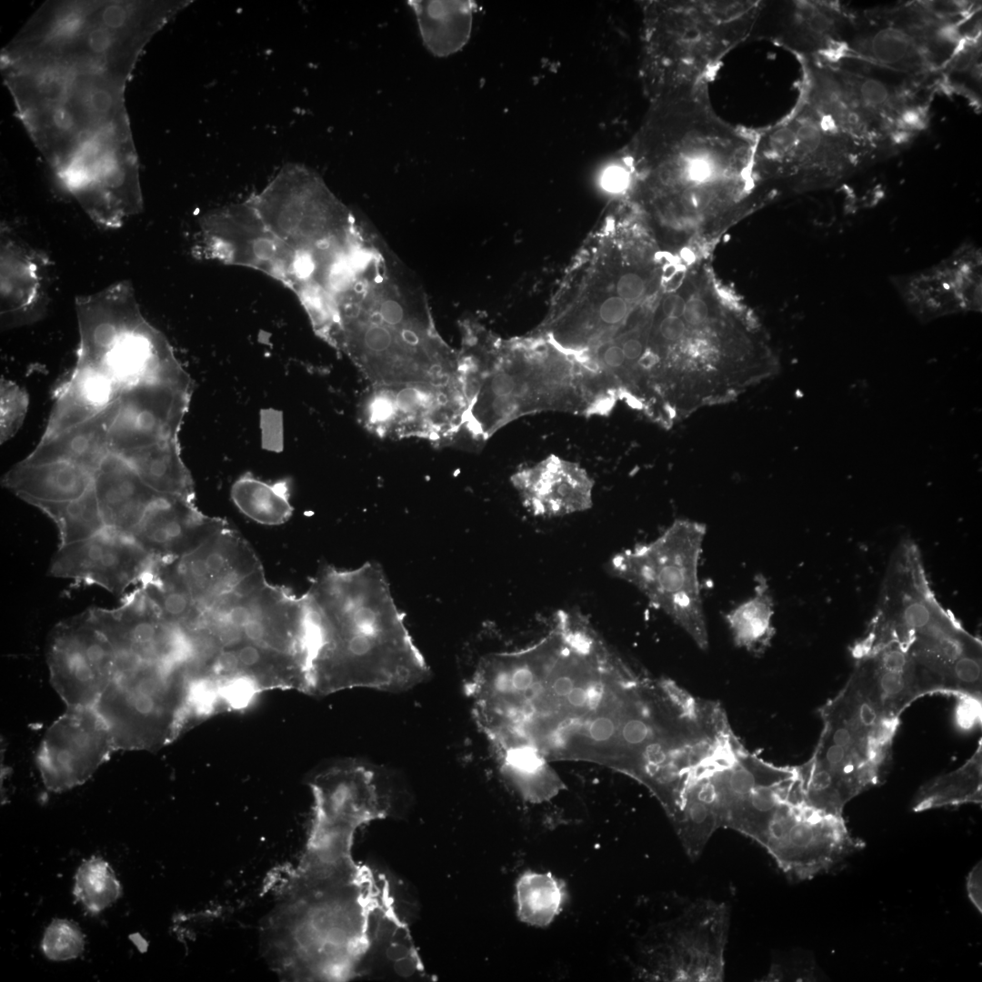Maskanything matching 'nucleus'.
Segmentation results:
<instances>
[{"label":"nucleus","instance_id":"nucleus-1","mask_svg":"<svg viewBox=\"0 0 982 982\" xmlns=\"http://www.w3.org/2000/svg\"><path fill=\"white\" fill-rule=\"evenodd\" d=\"M157 30L136 1H47L1 52L21 122L77 200L113 198L140 178L125 94Z\"/></svg>","mask_w":982,"mask_h":982},{"label":"nucleus","instance_id":"nucleus-2","mask_svg":"<svg viewBox=\"0 0 982 982\" xmlns=\"http://www.w3.org/2000/svg\"><path fill=\"white\" fill-rule=\"evenodd\" d=\"M318 810L304 856L276 913L281 950L313 972L346 975L367 947L378 877L353 858L356 829L386 817L391 804L374 782L335 777L316 787Z\"/></svg>","mask_w":982,"mask_h":982},{"label":"nucleus","instance_id":"nucleus-3","mask_svg":"<svg viewBox=\"0 0 982 982\" xmlns=\"http://www.w3.org/2000/svg\"><path fill=\"white\" fill-rule=\"evenodd\" d=\"M303 597L305 658L322 686L399 691L427 677L426 662L376 563L325 566Z\"/></svg>","mask_w":982,"mask_h":982},{"label":"nucleus","instance_id":"nucleus-4","mask_svg":"<svg viewBox=\"0 0 982 982\" xmlns=\"http://www.w3.org/2000/svg\"><path fill=\"white\" fill-rule=\"evenodd\" d=\"M886 643L896 644L912 655L942 682L947 694L981 701V641L937 599L920 551L908 539L893 553L875 615L863 637L854 645Z\"/></svg>","mask_w":982,"mask_h":982},{"label":"nucleus","instance_id":"nucleus-5","mask_svg":"<svg viewBox=\"0 0 982 982\" xmlns=\"http://www.w3.org/2000/svg\"><path fill=\"white\" fill-rule=\"evenodd\" d=\"M763 1L679 0L644 7L640 75L651 102L705 80L750 37Z\"/></svg>","mask_w":982,"mask_h":982},{"label":"nucleus","instance_id":"nucleus-6","mask_svg":"<svg viewBox=\"0 0 982 982\" xmlns=\"http://www.w3.org/2000/svg\"><path fill=\"white\" fill-rule=\"evenodd\" d=\"M819 713L823 729L817 748L797 767L799 789L807 805L842 817L851 799L883 779L899 721L848 680Z\"/></svg>","mask_w":982,"mask_h":982},{"label":"nucleus","instance_id":"nucleus-7","mask_svg":"<svg viewBox=\"0 0 982 982\" xmlns=\"http://www.w3.org/2000/svg\"><path fill=\"white\" fill-rule=\"evenodd\" d=\"M333 343L372 386L458 380L459 357L427 311L399 297L369 298L346 309Z\"/></svg>","mask_w":982,"mask_h":982},{"label":"nucleus","instance_id":"nucleus-8","mask_svg":"<svg viewBox=\"0 0 982 982\" xmlns=\"http://www.w3.org/2000/svg\"><path fill=\"white\" fill-rule=\"evenodd\" d=\"M461 382L466 409L456 443L476 448L523 416L566 412L575 393L566 360H538L516 350L492 358L464 356Z\"/></svg>","mask_w":982,"mask_h":982},{"label":"nucleus","instance_id":"nucleus-9","mask_svg":"<svg viewBox=\"0 0 982 982\" xmlns=\"http://www.w3.org/2000/svg\"><path fill=\"white\" fill-rule=\"evenodd\" d=\"M190 671L184 662L115 651L112 679L95 708L116 750L153 751L173 736L192 697L186 685Z\"/></svg>","mask_w":982,"mask_h":982},{"label":"nucleus","instance_id":"nucleus-10","mask_svg":"<svg viewBox=\"0 0 982 982\" xmlns=\"http://www.w3.org/2000/svg\"><path fill=\"white\" fill-rule=\"evenodd\" d=\"M704 524L676 519L656 538L626 548L608 562L609 573L641 591L703 650L708 634L698 575Z\"/></svg>","mask_w":982,"mask_h":982},{"label":"nucleus","instance_id":"nucleus-11","mask_svg":"<svg viewBox=\"0 0 982 982\" xmlns=\"http://www.w3.org/2000/svg\"><path fill=\"white\" fill-rule=\"evenodd\" d=\"M729 925L726 904L710 898L691 901L647 940L643 972L662 981H722Z\"/></svg>","mask_w":982,"mask_h":982},{"label":"nucleus","instance_id":"nucleus-12","mask_svg":"<svg viewBox=\"0 0 982 982\" xmlns=\"http://www.w3.org/2000/svg\"><path fill=\"white\" fill-rule=\"evenodd\" d=\"M789 877L807 880L826 872L864 847L853 837L843 817L807 805L797 782L766 820L755 840Z\"/></svg>","mask_w":982,"mask_h":982},{"label":"nucleus","instance_id":"nucleus-13","mask_svg":"<svg viewBox=\"0 0 982 982\" xmlns=\"http://www.w3.org/2000/svg\"><path fill=\"white\" fill-rule=\"evenodd\" d=\"M466 409L460 381L372 386L358 406L365 428L384 438L455 443Z\"/></svg>","mask_w":982,"mask_h":982},{"label":"nucleus","instance_id":"nucleus-14","mask_svg":"<svg viewBox=\"0 0 982 982\" xmlns=\"http://www.w3.org/2000/svg\"><path fill=\"white\" fill-rule=\"evenodd\" d=\"M46 663L66 707H95L112 679L115 650L86 610L52 628Z\"/></svg>","mask_w":982,"mask_h":982},{"label":"nucleus","instance_id":"nucleus-15","mask_svg":"<svg viewBox=\"0 0 982 982\" xmlns=\"http://www.w3.org/2000/svg\"><path fill=\"white\" fill-rule=\"evenodd\" d=\"M116 751L95 707H66L45 731L36 757L45 787L63 792L80 786Z\"/></svg>","mask_w":982,"mask_h":982},{"label":"nucleus","instance_id":"nucleus-16","mask_svg":"<svg viewBox=\"0 0 982 982\" xmlns=\"http://www.w3.org/2000/svg\"><path fill=\"white\" fill-rule=\"evenodd\" d=\"M855 667L848 680L888 717L899 720L917 699L946 693L944 685L896 644L852 646Z\"/></svg>","mask_w":982,"mask_h":982},{"label":"nucleus","instance_id":"nucleus-17","mask_svg":"<svg viewBox=\"0 0 982 982\" xmlns=\"http://www.w3.org/2000/svg\"><path fill=\"white\" fill-rule=\"evenodd\" d=\"M53 264L48 254L6 223L0 231V316L2 329L29 326L46 314Z\"/></svg>","mask_w":982,"mask_h":982},{"label":"nucleus","instance_id":"nucleus-18","mask_svg":"<svg viewBox=\"0 0 982 982\" xmlns=\"http://www.w3.org/2000/svg\"><path fill=\"white\" fill-rule=\"evenodd\" d=\"M154 560L130 536L104 529L90 538L59 546L48 574L122 595L141 582Z\"/></svg>","mask_w":982,"mask_h":982},{"label":"nucleus","instance_id":"nucleus-19","mask_svg":"<svg viewBox=\"0 0 982 982\" xmlns=\"http://www.w3.org/2000/svg\"><path fill=\"white\" fill-rule=\"evenodd\" d=\"M896 286L920 319L981 308V254L964 246L939 264L897 278Z\"/></svg>","mask_w":982,"mask_h":982},{"label":"nucleus","instance_id":"nucleus-20","mask_svg":"<svg viewBox=\"0 0 982 982\" xmlns=\"http://www.w3.org/2000/svg\"><path fill=\"white\" fill-rule=\"evenodd\" d=\"M200 612L262 568L249 544L228 525L175 560Z\"/></svg>","mask_w":982,"mask_h":982},{"label":"nucleus","instance_id":"nucleus-21","mask_svg":"<svg viewBox=\"0 0 982 982\" xmlns=\"http://www.w3.org/2000/svg\"><path fill=\"white\" fill-rule=\"evenodd\" d=\"M79 467L89 480L85 493L95 496L105 529L124 536H130L145 512L164 496L145 482L142 467L132 458L103 453L85 458Z\"/></svg>","mask_w":982,"mask_h":982},{"label":"nucleus","instance_id":"nucleus-22","mask_svg":"<svg viewBox=\"0 0 982 982\" xmlns=\"http://www.w3.org/2000/svg\"><path fill=\"white\" fill-rule=\"evenodd\" d=\"M511 483L525 508L535 516H569L593 505L594 481L588 473L555 455L517 470Z\"/></svg>","mask_w":982,"mask_h":982},{"label":"nucleus","instance_id":"nucleus-23","mask_svg":"<svg viewBox=\"0 0 982 982\" xmlns=\"http://www.w3.org/2000/svg\"><path fill=\"white\" fill-rule=\"evenodd\" d=\"M228 525L203 514L195 502L163 496L145 512L130 537L153 558L175 560Z\"/></svg>","mask_w":982,"mask_h":982},{"label":"nucleus","instance_id":"nucleus-24","mask_svg":"<svg viewBox=\"0 0 982 982\" xmlns=\"http://www.w3.org/2000/svg\"><path fill=\"white\" fill-rule=\"evenodd\" d=\"M366 972L400 978L424 975L408 930L395 910L388 885L380 877L370 911L367 948L360 975Z\"/></svg>","mask_w":982,"mask_h":982},{"label":"nucleus","instance_id":"nucleus-25","mask_svg":"<svg viewBox=\"0 0 982 982\" xmlns=\"http://www.w3.org/2000/svg\"><path fill=\"white\" fill-rule=\"evenodd\" d=\"M424 45L437 57L461 50L468 42L475 4L459 0H410Z\"/></svg>","mask_w":982,"mask_h":982},{"label":"nucleus","instance_id":"nucleus-26","mask_svg":"<svg viewBox=\"0 0 982 982\" xmlns=\"http://www.w3.org/2000/svg\"><path fill=\"white\" fill-rule=\"evenodd\" d=\"M230 497L243 515L261 525H282L294 511L288 478L266 482L246 473L233 483Z\"/></svg>","mask_w":982,"mask_h":982},{"label":"nucleus","instance_id":"nucleus-27","mask_svg":"<svg viewBox=\"0 0 982 982\" xmlns=\"http://www.w3.org/2000/svg\"><path fill=\"white\" fill-rule=\"evenodd\" d=\"M982 746L979 743L972 757L957 769L937 777L918 790L913 810L938 808L967 803L980 804L982 799Z\"/></svg>","mask_w":982,"mask_h":982},{"label":"nucleus","instance_id":"nucleus-28","mask_svg":"<svg viewBox=\"0 0 982 982\" xmlns=\"http://www.w3.org/2000/svg\"><path fill=\"white\" fill-rule=\"evenodd\" d=\"M774 603L767 580L757 576L754 594L725 616L735 644L754 654L769 646L774 636Z\"/></svg>","mask_w":982,"mask_h":982},{"label":"nucleus","instance_id":"nucleus-29","mask_svg":"<svg viewBox=\"0 0 982 982\" xmlns=\"http://www.w3.org/2000/svg\"><path fill=\"white\" fill-rule=\"evenodd\" d=\"M516 891L519 918L536 927L551 923L566 899L563 884L550 873L528 871L523 874L517 880Z\"/></svg>","mask_w":982,"mask_h":982},{"label":"nucleus","instance_id":"nucleus-30","mask_svg":"<svg viewBox=\"0 0 982 982\" xmlns=\"http://www.w3.org/2000/svg\"><path fill=\"white\" fill-rule=\"evenodd\" d=\"M34 506L56 526L59 546L90 538L105 528L97 503L91 494H85L69 502L39 503Z\"/></svg>","mask_w":982,"mask_h":982},{"label":"nucleus","instance_id":"nucleus-31","mask_svg":"<svg viewBox=\"0 0 982 982\" xmlns=\"http://www.w3.org/2000/svg\"><path fill=\"white\" fill-rule=\"evenodd\" d=\"M121 893L120 882L103 858L92 857L78 867L73 894L90 914H98L114 904Z\"/></svg>","mask_w":982,"mask_h":982},{"label":"nucleus","instance_id":"nucleus-32","mask_svg":"<svg viewBox=\"0 0 982 982\" xmlns=\"http://www.w3.org/2000/svg\"><path fill=\"white\" fill-rule=\"evenodd\" d=\"M41 948L50 960L74 959L84 951L85 936L73 921L55 919L45 931Z\"/></svg>","mask_w":982,"mask_h":982},{"label":"nucleus","instance_id":"nucleus-33","mask_svg":"<svg viewBox=\"0 0 982 982\" xmlns=\"http://www.w3.org/2000/svg\"><path fill=\"white\" fill-rule=\"evenodd\" d=\"M29 405L26 391L15 382L1 378L0 438L1 444L11 439L22 426Z\"/></svg>","mask_w":982,"mask_h":982},{"label":"nucleus","instance_id":"nucleus-34","mask_svg":"<svg viewBox=\"0 0 982 982\" xmlns=\"http://www.w3.org/2000/svg\"><path fill=\"white\" fill-rule=\"evenodd\" d=\"M627 312L628 306L625 300L619 296H611L602 302L598 316L603 324L616 326L625 320Z\"/></svg>","mask_w":982,"mask_h":982},{"label":"nucleus","instance_id":"nucleus-35","mask_svg":"<svg viewBox=\"0 0 982 982\" xmlns=\"http://www.w3.org/2000/svg\"><path fill=\"white\" fill-rule=\"evenodd\" d=\"M646 290L643 278L636 273H626L621 276L616 283L618 296L626 302H633L639 299Z\"/></svg>","mask_w":982,"mask_h":982},{"label":"nucleus","instance_id":"nucleus-36","mask_svg":"<svg viewBox=\"0 0 982 982\" xmlns=\"http://www.w3.org/2000/svg\"><path fill=\"white\" fill-rule=\"evenodd\" d=\"M682 317L687 325L700 326L707 322L709 308L703 299L692 297L686 302Z\"/></svg>","mask_w":982,"mask_h":982},{"label":"nucleus","instance_id":"nucleus-37","mask_svg":"<svg viewBox=\"0 0 982 982\" xmlns=\"http://www.w3.org/2000/svg\"><path fill=\"white\" fill-rule=\"evenodd\" d=\"M657 332L666 342H677L686 334V323L681 317H666L658 325Z\"/></svg>","mask_w":982,"mask_h":982},{"label":"nucleus","instance_id":"nucleus-38","mask_svg":"<svg viewBox=\"0 0 982 982\" xmlns=\"http://www.w3.org/2000/svg\"><path fill=\"white\" fill-rule=\"evenodd\" d=\"M967 890L969 899L977 909L982 911V868L981 862L977 863L969 872L967 878Z\"/></svg>","mask_w":982,"mask_h":982},{"label":"nucleus","instance_id":"nucleus-39","mask_svg":"<svg viewBox=\"0 0 982 982\" xmlns=\"http://www.w3.org/2000/svg\"><path fill=\"white\" fill-rule=\"evenodd\" d=\"M261 647L246 643L235 651L238 663L245 666H254L262 660Z\"/></svg>","mask_w":982,"mask_h":982},{"label":"nucleus","instance_id":"nucleus-40","mask_svg":"<svg viewBox=\"0 0 982 982\" xmlns=\"http://www.w3.org/2000/svg\"><path fill=\"white\" fill-rule=\"evenodd\" d=\"M686 301L676 294L667 296L662 303V312L666 317H682Z\"/></svg>","mask_w":982,"mask_h":982},{"label":"nucleus","instance_id":"nucleus-41","mask_svg":"<svg viewBox=\"0 0 982 982\" xmlns=\"http://www.w3.org/2000/svg\"><path fill=\"white\" fill-rule=\"evenodd\" d=\"M627 179L626 171L616 168L608 173L606 182L613 189H621L626 185Z\"/></svg>","mask_w":982,"mask_h":982}]
</instances>
